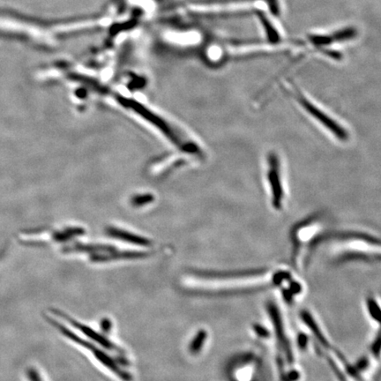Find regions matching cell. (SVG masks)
Masks as SVG:
<instances>
[{
	"instance_id": "6da1fadb",
	"label": "cell",
	"mask_w": 381,
	"mask_h": 381,
	"mask_svg": "<svg viewBox=\"0 0 381 381\" xmlns=\"http://www.w3.org/2000/svg\"><path fill=\"white\" fill-rule=\"evenodd\" d=\"M46 319H47V321L49 323L51 324V326L53 328L58 329L59 333L62 334L63 336H66L67 339L72 340L75 344L80 345V346H82L83 348H86V350L90 351L91 354H93V356L97 359L98 362H100L103 366H105L107 369L110 370L111 373H115L117 377H119V379H121L124 381H132V377H131V374L127 372V371H125L121 367V365H119V364L114 360V358H112L109 354H107L102 348H97L93 343H91L89 341L82 339V337H80L76 334H74L73 331H71L70 329L65 327L63 324L60 323L58 320H54L52 318H49V316H46Z\"/></svg>"
},
{
	"instance_id": "7a4b0ae2",
	"label": "cell",
	"mask_w": 381,
	"mask_h": 381,
	"mask_svg": "<svg viewBox=\"0 0 381 381\" xmlns=\"http://www.w3.org/2000/svg\"><path fill=\"white\" fill-rule=\"evenodd\" d=\"M293 97L297 100L300 105L303 107L305 111H307L313 119H316L319 123L321 124L323 127H326L328 131H331L336 136L337 139L341 140H347L348 134L344 128L340 126V124L335 121V119L328 115L323 110H321L319 107H317L314 103L309 101L302 93L298 90L297 87L294 86V90L291 92Z\"/></svg>"
},
{
	"instance_id": "3957f363",
	"label": "cell",
	"mask_w": 381,
	"mask_h": 381,
	"mask_svg": "<svg viewBox=\"0 0 381 381\" xmlns=\"http://www.w3.org/2000/svg\"><path fill=\"white\" fill-rule=\"evenodd\" d=\"M267 179L270 186L273 206L275 209H280L283 204L284 192L280 170V161L275 153H270L268 156Z\"/></svg>"
},
{
	"instance_id": "277c9868",
	"label": "cell",
	"mask_w": 381,
	"mask_h": 381,
	"mask_svg": "<svg viewBox=\"0 0 381 381\" xmlns=\"http://www.w3.org/2000/svg\"><path fill=\"white\" fill-rule=\"evenodd\" d=\"M52 312L55 313V315H58L59 318H62L64 320H66L67 323H69L70 325H72L74 328L78 329L79 331L85 335V336L89 338L92 340H94V342L98 343L101 345L102 347L104 348H106L108 350H111V351H117V352H123V350L121 348H119V346L112 342L111 340H109L107 337L100 334V333L95 331L94 329L86 326L85 324L80 322L78 320H74L73 317L66 314L64 312H61L59 310L57 309H54Z\"/></svg>"
},
{
	"instance_id": "5b68a950",
	"label": "cell",
	"mask_w": 381,
	"mask_h": 381,
	"mask_svg": "<svg viewBox=\"0 0 381 381\" xmlns=\"http://www.w3.org/2000/svg\"><path fill=\"white\" fill-rule=\"evenodd\" d=\"M148 255L149 254H148L146 252H118L115 250L108 254L92 255L90 259L93 260V262H109L111 260H119V259L143 258L148 257Z\"/></svg>"
},
{
	"instance_id": "8992f818",
	"label": "cell",
	"mask_w": 381,
	"mask_h": 381,
	"mask_svg": "<svg viewBox=\"0 0 381 381\" xmlns=\"http://www.w3.org/2000/svg\"><path fill=\"white\" fill-rule=\"evenodd\" d=\"M208 337V333L204 329H201L199 332L194 336L192 341L189 344V352L192 355H197L201 351Z\"/></svg>"
},
{
	"instance_id": "52a82bcc",
	"label": "cell",
	"mask_w": 381,
	"mask_h": 381,
	"mask_svg": "<svg viewBox=\"0 0 381 381\" xmlns=\"http://www.w3.org/2000/svg\"><path fill=\"white\" fill-rule=\"evenodd\" d=\"M27 377L29 381H43L40 373H38L37 369L29 368L27 371Z\"/></svg>"
},
{
	"instance_id": "ba28073f",
	"label": "cell",
	"mask_w": 381,
	"mask_h": 381,
	"mask_svg": "<svg viewBox=\"0 0 381 381\" xmlns=\"http://www.w3.org/2000/svg\"><path fill=\"white\" fill-rule=\"evenodd\" d=\"M101 328L103 329V332H110L111 328H112L111 320H109V319H104V320H102V322H101Z\"/></svg>"
}]
</instances>
